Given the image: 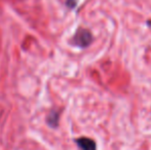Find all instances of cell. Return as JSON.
Here are the masks:
<instances>
[{
    "label": "cell",
    "instance_id": "6da1fadb",
    "mask_svg": "<svg viewBox=\"0 0 151 150\" xmlns=\"http://www.w3.org/2000/svg\"><path fill=\"white\" fill-rule=\"evenodd\" d=\"M93 36H91V32L86 29H79L77 32L75 33L73 37V44L78 47H86L91 43Z\"/></svg>",
    "mask_w": 151,
    "mask_h": 150
},
{
    "label": "cell",
    "instance_id": "7a4b0ae2",
    "mask_svg": "<svg viewBox=\"0 0 151 150\" xmlns=\"http://www.w3.org/2000/svg\"><path fill=\"white\" fill-rule=\"evenodd\" d=\"M75 142H76V144H77L79 150H97L95 141L91 140L90 138L82 137V138L76 139Z\"/></svg>",
    "mask_w": 151,
    "mask_h": 150
},
{
    "label": "cell",
    "instance_id": "3957f363",
    "mask_svg": "<svg viewBox=\"0 0 151 150\" xmlns=\"http://www.w3.org/2000/svg\"><path fill=\"white\" fill-rule=\"evenodd\" d=\"M47 123L50 124L52 128H56L58 126V121H59V112L57 111H52L50 114L47 115V119H46Z\"/></svg>",
    "mask_w": 151,
    "mask_h": 150
},
{
    "label": "cell",
    "instance_id": "277c9868",
    "mask_svg": "<svg viewBox=\"0 0 151 150\" xmlns=\"http://www.w3.org/2000/svg\"><path fill=\"white\" fill-rule=\"evenodd\" d=\"M67 5L69 6L70 8H73L74 6L76 5V3H77V0H67Z\"/></svg>",
    "mask_w": 151,
    "mask_h": 150
}]
</instances>
